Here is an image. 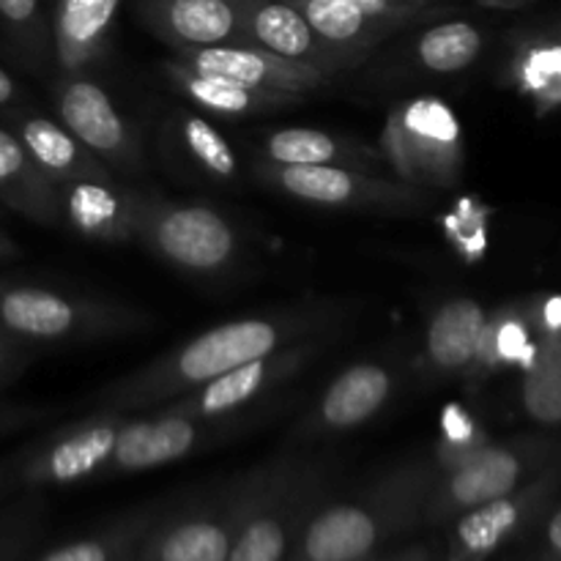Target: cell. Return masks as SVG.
<instances>
[{"label":"cell","instance_id":"6da1fadb","mask_svg":"<svg viewBox=\"0 0 561 561\" xmlns=\"http://www.w3.org/2000/svg\"><path fill=\"white\" fill-rule=\"evenodd\" d=\"M340 321H343V307L337 305L288 307V310L236 318L186 340L179 348L164 351L129 376L104 383L80 405L88 411L142 414L236 370L244 362L272 354L290 343L332 334Z\"/></svg>","mask_w":561,"mask_h":561},{"label":"cell","instance_id":"7a4b0ae2","mask_svg":"<svg viewBox=\"0 0 561 561\" xmlns=\"http://www.w3.org/2000/svg\"><path fill=\"white\" fill-rule=\"evenodd\" d=\"M438 471L431 458L398 466L356 496L321 502L285 561H370L378 548L414 529Z\"/></svg>","mask_w":561,"mask_h":561},{"label":"cell","instance_id":"3957f363","mask_svg":"<svg viewBox=\"0 0 561 561\" xmlns=\"http://www.w3.org/2000/svg\"><path fill=\"white\" fill-rule=\"evenodd\" d=\"M332 466L290 447L257 466V485L228 561H285L301 526L327 496Z\"/></svg>","mask_w":561,"mask_h":561},{"label":"cell","instance_id":"277c9868","mask_svg":"<svg viewBox=\"0 0 561 561\" xmlns=\"http://www.w3.org/2000/svg\"><path fill=\"white\" fill-rule=\"evenodd\" d=\"M148 327L151 318L135 307L44 285H0V329L27 348H66Z\"/></svg>","mask_w":561,"mask_h":561},{"label":"cell","instance_id":"5b68a950","mask_svg":"<svg viewBox=\"0 0 561 561\" xmlns=\"http://www.w3.org/2000/svg\"><path fill=\"white\" fill-rule=\"evenodd\" d=\"M381 159L394 179L420 190H455L463 181V129L444 99L416 96L387 115Z\"/></svg>","mask_w":561,"mask_h":561},{"label":"cell","instance_id":"8992f818","mask_svg":"<svg viewBox=\"0 0 561 561\" xmlns=\"http://www.w3.org/2000/svg\"><path fill=\"white\" fill-rule=\"evenodd\" d=\"M557 438L542 433L491 442L458 469L438 474L425 502L422 520L431 526H444L480 504L518 491L542 469L557 463Z\"/></svg>","mask_w":561,"mask_h":561},{"label":"cell","instance_id":"52a82bcc","mask_svg":"<svg viewBox=\"0 0 561 561\" xmlns=\"http://www.w3.org/2000/svg\"><path fill=\"white\" fill-rule=\"evenodd\" d=\"M255 485L257 466L192 499L168 518H157L137 546V561H228Z\"/></svg>","mask_w":561,"mask_h":561},{"label":"cell","instance_id":"ba28073f","mask_svg":"<svg viewBox=\"0 0 561 561\" xmlns=\"http://www.w3.org/2000/svg\"><path fill=\"white\" fill-rule=\"evenodd\" d=\"M135 244L192 277H219L236 266L241 239L222 211L142 195Z\"/></svg>","mask_w":561,"mask_h":561},{"label":"cell","instance_id":"9c48e42d","mask_svg":"<svg viewBox=\"0 0 561 561\" xmlns=\"http://www.w3.org/2000/svg\"><path fill=\"white\" fill-rule=\"evenodd\" d=\"M332 334L290 343L285 348L263 354L257 359L244 362L236 370L159 405L170 414L201 416V420H230V416H252L263 411L268 398L279 392L288 381H294L301 370L312 365L327 348Z\"/></svg>","mask_w":561,"mask_h":561},{"label":"cell","instance_id":"30bf717a","mask_svg":"<svg viewBox=\"0 0 561 561\" xmlns=\"http://www.w3.org/2000/svg\"><path fill=\"white\" fill-rule=\"evenodd\" d=\"M252 422H255V414L230 416V420H201V416L170 414L162 409L129 414L115 438L104 477L140 474V471L179 463V460L230 442L244 433Z\"/></svg>","mask_w":561,"mask_h":561},{"label":"cell","instance_id":"8fae6325","mask_svg":"<svg viewBox=\"0 0 561 561\" xmlns=\"http://www.w3.org/2000/svg\"><path fill=\"white\" fill-rule=\"evenodd\" d=\"M257 175L283 195L321 208L354 211H416L427 203V192L398 179L340 168V164H272L263 162Z\"/></svg>","mask_w":561,"mask_h":561},{"label":"cell","instance_id":"7c38bea8","mask_svg":"<svg viewBox=\"0 0 561 561\" xmlns=\"http://www.w3.org/2000/svg\"><path fill=\"white\" fill-rule=\"evenodd\" d=\"M126 416L118 411H88L80 420L58 425L20 460V482L25 488H66L104 480Z\"/></svg>","mask_w":561,"mask_h":561},{"label":"cell","instance_id":"4fadbf2b","mask_svg":"<svg viewBox=\"0 0 561 561\" xmlns=\"http://www.w3.org/2000/svg\"><path fill=\"white\" fill-rule=\"evenodd\" d=\"M58 124H64L104 168L137 173L142 168V148L137 129L129 124L110 93L85 71L58 75L53 85Z\"/></svg>","mask_w":561,"mask_h":561},{"label":"cell","instance_id":"5bb4252c","mask_svg":"<svg viewBox=\"0 0 561 561\" xmlns=\"http://www.w3.org/2000/svg\"><path fill=\"white\" fill-rule=\"evenodd\" d=\"M557 493L559 460L542 469L535 480L520 485L518 491L458 515L444 561H488L499 548L535 526L557 504Z\"/></svg>","mask_w":561,"mask_h":561},{"label":"cell","instance_id":"9a60e30c","mask_svg":"<svg viewBox=\"0 0 561 561\" xmlns=\"http://www.w3.org/2000/svg\"><path fill=\"white\" fill-rule=\"evenodd\" d=\"M398 367L387 359H362L345 367L327 392L318 398L310 414L299 422L288 442L296 447L348 436L370 420H376L398 392Z\"/></svg>","mask_w":561,"mask_h":561},{"label":"cell","instance_id":"2e32d148","mask_svg":"<svg viewBox=\"0 0 561 561\" xmlns=\"http://www.w3.org/2000/svg\"><path fill=\"white\" fill-rule=\"evenodd\" d=\"M173 53L179 64L203 71V75H219L241 82V85L301 93V96L321 91L332 77L316 66L279 58V55L250 47V44H219V47L173 49Z\"/></svg>","mask_w":561,"mask_h":561},{"label":"cell","instance_id":"e0dca14e","mask_svg":"<svg viewBox=\"0 0 561 561\" xmlns=\"http://www.w3.org/2000/svg\"><path fill=\"white\" fill-rule=\"evenodd\" d=\"M142 25L173 49L244 44L239 0H137Z\"/></svg>","mask_w":561,"mask_h":561},{"label":"cell","instance_id":"ac0fdd59","mask_svg":"<svg viewBox=\"0 0 561 561\" xmlns=\"http://www.w3.org/2000/svg\"><path fill=\"white\" fill-rule=\"evenodd\" d=\"M244 44L261 47L279 58L299 60L334 75L354 60L316 36L305 16L285 0H239Z\"/></svg>","mask_w":561,"mask_h":561},{"label":"cell","instance_id":"d6986e66","mask_svg":"<svg viewBox=\"0 0 561 561\" xmlns=\"http://www.w3.org/2000/svg\"><path fill=\"white\" fill-rule=\"evenodd\" d=\"M64 222L96 244H135L142 195L115 179L75 181L58 190Z\"/></svg>","mask_w":561,"mask_h":561},{"label":"cell","instance_id":"ffe728a7","mask_svg":"<svg viewBox=\"0 0 561 561\" xmlns=\"http://www.w3.org/2000/svg\"><path fill=\"white\" fill-rule=\"evenodd\" d=\"M485 318V307L469 296L442 301L427 318L425 337H422V376L431 381H453V378L469 381Z\"/></svg>","mask_w":561,"mask_h":561},{"label":"cell","instance_id":"44dd1931","mask_svg":"<svg viewBox=\"0 0 561 561\" xmlns=\"http://www.w3.org/2000/svg\"><path fill=\"white\" fill-rule=\"evenodd\" d=\"M121 0H58L49 47L60 75H80L107 55Z\"/></svg>","mask_w":561,"mask_h":561},{"label":"cell","instance_id":"7402d4cb","mask_svg":"<svg viewBox=\"0 0 561 561\" xmlns=\"http://www.w3.org/2000/svg\"><path fill=\"white\" fill-rule=\"evenodd\" d=\"M164 75L186 102L197 104V107L208 110L214 115H222V118H250V115H268L305 104L301 93L241 85V82L228 80V77L203 75V71L190 69L179 60H168Z\"/></svg>","mask_w":561,"mask_h":561},{"label":"cell","instance_id":"603a6c76","mask_svg":"<svg viewBox=\"0 0 561 561\" xmlns=\"http://www.w3.org/2000/svg\"><path fill=\"white\" fill-rule=\"evenodd\" d=\"M16 137L55 190L75 184V181L113 179V170L104 168L64 124L47 118V115L22 118L16 126Z\"/></svg>","mask_w":561,"mask_h":561},{"label":"cell","instance_id":"cb8c5ba5","mask_svg":"<svg viewBox=\"0 0 561 561\" xmlns=\"http://www.w3.org/2000/svg\"><path fill=\"white\" fill-rule=\"evenodd\" d=\"M540 337L535 301H513V305L488 310L469 381H482V378L518 370V367L524 370Z\"/></svg>","mask_w":561,"mask_h":561},{"label":"cell","instance_id":"d4e9b609","mask_svg":"<svg viewBox=\"0 0 561 561\" xmlns=\"http://www.w3.org/2000/svg\"><path fill=\"white\" fill-rule=\"evenodd\" d=\"M0 197L33 222L47 228L64 225L58 190L33 164L20 137L5 129H0Z\"/></svg>","mask_w":561,"mask_h":561},{"label":"cell","instance_id":"484cf974","mask_svg":"<svg viewBox=\"0 0 561 561\" xmlns=\"http://www.w3.org/2000/svg\"><path fill=\"white\" fill-rule=\"evenodd\" d=\"M263 157L272 164H340V168L367 170L383 162L381 153L351 137H337L323 129L288 126V129L268 131L263 140Z\"/></svg>","mask_w":561,"mask_h":561},{"label":"cell","instance_id":"4316f807","mask_svg":"<svg viewBox=\"0 0 561 561\" xmlns=\"http://www.w3.org/2000/svg\"><path fill=\"white\" fill-rule=\"evenodd\" d=\"M285 3H290L305 16L307 25L316 31L321 42H327L329 47L337 49L351 60L362 58L389 31H394V27L367 16L365 11L351 5L348 0H285Z\"/></svg>","mask_w":561,"mask_h":561},{"label":"cell","instance_id":"83f0119b","mask_svg":"<svg viewBox=\"0 0 561 561\" xmlns=\"http://www.w3.org/2000/svg\"><path fill=\"white\" fill-rule=\"evenodd\" d=\"M520 403L542 427L561 420V334H542L520 378Z\"/></svg>","mask_w":561,"mask_h":561},{"label":"cell","instance_id":"f1b7e54d","mask_svg":"<svg viewBox=\"0 0 561 561\" xmlns=\"http://www.w3.org/2000/svg\"><path fill=\"white\" fill-rule=\"evenodd\" d=\"M153 520H157V507H142L96 535L53 548L38 561H126L137 551Z\"/></svg>","mask_w":561,"mask_h":561},{"label":"cell","instance_id":"f546056e","mask_svg":"<svg viewBox=\"0 0 561 561\" xmlns=\"http://www.w3.org/2000/svg\"><path fill=\"white\" fill-rule=\"evenodd\" d=\"M482 53V33L471 22H442L416 38V60L436 75H458L477 64Z\"/></svg>","mask_w":561,"mask_h":561},{"label":"cell","instance_id":"4dcf8cb0","mask_svg":"<svg viewBox=\"0 0 561 561\" xmlns=\"http://www.w3.org/2000/svg\"><path fill=\"white\" fill-rule=\"evenodd\" d=\"M175 131H179V142L184 148V153L203 173L217 181L239 179V157H236V148L230 146L228 137L211 121L201 118L195 113H181Z\"/></svg>","mask_w":561,"mask_h":561},{"label":"cell","instance_id":"1f68e13d","mask_svg":"<svg viewBox=\"0 0 561 561\" xmlns=\"http://www.w3.org/2000/svg\"><path fill=\"white\" fill-rule=\"evenodd\" d=\"M513 80L526 96H531L548 113L561 99V55L557 42H529L513 60Z\"/></svg>","mask_w":561,"mask_h":561},{"label":"cell","instance_id":"d6a6232c","mask_svg":"<svg viewBox=\"0 0 561 561\" xmlns=\"http://www.w3.org/2000/svg\"><path fill=\"white\" fill-rule=\"evenodd\" d=\"M493 438L488 436L485 427L477 422V416L463 414L460 409H449L447 420H444V433L436 444V453L431 455L433 466L438 474L444 471L458 469L469 458H474L480 449H485Z\"/></svg>","mask_w":561,"mask_h":561},{"label":"cell","instance_id":"836d02e7","mask_svg":"<svg viewBox=\"0 0 561 561\" xmlns=\"http://www.w3.org/2000/svg\"><path fill=\"white\" fill-rule=\"evenodd\" d=\"M0 20L31 55V64L42 66L44 58H49L53 47L42 22V0H0Z\"/></svg>","mask_w":561,"mask_h":561},{"label":"cell","instance_id":"e575fe53","mask_svg":"<svg viewBox=\"0 0 561 561\" xmlns=\"http://www.w3.org/2000/svg\"><path fill=\"white\" fill-rule=\"evenodd\" d=\"M348 3L389 27H403L405 22H411L416 14H420V9L400 3V0H348Z\"/></svg>","mask_w":561,"mask_h":561},{"label":"cell","instance_id":"d590c367","mask_svg":"<svg viewBox=\"0 0 561 561\" xmlns=\"http://www.w3.org/2000/svg\"><path fill=\"white\" fill-rule=\"evenodd\" d=\"M31 359V348L0 329V381H9Z\"/></svg>","mask_w":561,"mask_h":561},{"label":"cell","instance_id":"8d00e7d4","mask_svg":"<svg viewBox=\"0 0 561 561\" xmlns=\"http://www.w3.org/2000/svg\"><path fill=\"white\" fill-rule=\"evenodd\" d=\"M546 540H548V559H561V513L559 504H553L546 513Z\"/></svg>","mask_w":561,"mask_h":561},{"label":"cell","instance_id":"74e56055","mask_svg":"<svg viewBox=\"0 0 561 561\" xmlns=\"http://www.w3.org/2000/svg\"><path fill=\"white\" fill-rule=\"evenodd\" d=\"M389 561H436V553L427 546H411L409 551H400L398 557H392Z\"/></svg>","mask_w":561,"mask_h":561},{"label":"cell","instance_id":"f35d334b","mask_svg":"<svg viewBox=\"0 0 561 561\" xmlns=\"http://www.w3.org/2000/svg\"><path fill=\"white\" fill-rule=\"evenodd\" d=\"M14 99H16V82L11 80L9 71L0 69V107L9 102H14Z\"/></svg>","mask_w":561,"mask_h":561},{"label":"cell","instance_id":"ab89813d","mask_svg":"<svg viewBox=\"0 0 561 561\" xmlns=\"http://www.w3.org/2000/svg\"><path fill=\"white\" fill-rule=\"evenodd\" d=\"M20 255V247L9 239L5 233H0V261H9V257Z\"/></svg>","mask_w":561,"mask_h":561},{"label":"cell","instance_id":"60d3db41","mask_svg":"<svg viewBox=\"0 0 561 561\" xmlns=\"http://www.w3.org/2000/svg\"><path fill=\"white\" fill-rule=\"evenodd\" d=\"M482 5H491V9H520V5L531 3V0H480Z\"/></svg>","mask_w":561,"mask_h":561},{"label":"cell","instance_id":"b9f144b4","mask_svg":"<svg viewBox=\"0 0 561 561\" xmlns=\"http://www.w3.org/2000/svg\"><path fill=\"white\" fill-rule=\"evenodd\" d=\"M400 3L414 5V9H422V5H427V3H431V0H400Z\"/></svg>","mask_w":561,"mask_h":561},{"label":"cell","instance_id":"7bdbcfd3","mask_svg":"<svg viewBox=\"0 0 561 561\" xmlns=\"http://www.w3.org/2000/svg\"><path fill=\"white\" fill-rule=\"evenodd\" d=\"M11 553L9 551H0V561H9Z\"/></svg>","mask_w":561,"mask_h":561},{"label":"cell","instance_id":"ee69618b","mask_svg":"<svg viewBox=\"0 0 561 561\" xmlns=\"http://www.w3.org/2000/svg\"><path fill=\"white\" fill-rule=\"evenodd\" d=\"M126 561H137V557H135V553H131V557H129V559H126Z\"/></svg>","mask_w":561,"mask_h":561}]
</instances>
